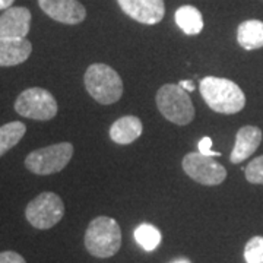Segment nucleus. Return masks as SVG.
<instances>
[{
  "mask_svg": "<svg viewBox=\"0 0 263 263\" xmlns=\"http://www.w3.org/2000/svg\"><path fill=\"white\" fill-rule=\"evenodd\" d=\"M199 89L208 107L215 113L235 114L245 108V92L230 79L205 76L199 84Z\"/></svg>",
  "mask_w": 263,
  "mask_h": 263,
  "instance_id": "nucleus-1",
  "label": "nucleus"
},
{
  "mask_svg": "<svg viewBox=\"0 0 263 263\" xmlns=\"http://www.w3.org/2000/svg\"><path fill=\"white\" fill-rule=\"evenodd\" d=\"M84 243L94 257H111L122 247V230L113 218L97 216L86 228Z\"/></svg>",
  "mask_w": 263,
  "mask_h": 263,
  "instance_id": "nucleus-2",
  "label": "nucleus"
},
{
  "mask_svg": "<svg viewBox=\"0 0 263 263\" xmlns=\"http://www.w3.org/2000/svg\"><path fill=\"white\" fill-rule=\"evenodd\" d=\"M85 88L97 103L108 105L117 103L123 95V81L111 66L91 65L84 76Z\"/></svg>",
  "mask_w": 263,
  "mask_h": 263,
  "instance_id": "nucleus-3",
  "label": "nucleus"
},
{
  "mask_svg": "<svg viewBox=\"0 0 263 263\" xmlns=\"http://www.w3.org/2000/svg\"><path fill=\"white\" fill-rule=\"evenodd\" d=\"M155 101L160 113L174 124L186 126L195 119V107L189 92L179 85H162L157 92Z\"/></svg>",
  "mask_w": 263,
  "mask_h": 263,
  "instance_id": "nucleus-4",
  "label": "nucleus"
},
{
  "mask_svg": "<svg viewBox=\"0 0 263 263\" xmlns=\"http://www.w3.org/2000/svg\"><path fill=\"white\" fill-rule=\"evenodd\" d=\"M73 157V145L60 142L50 146L29 152L25 158V167L38 176H50L60 173Z\"/></svg>",
  "mask_w": 263,
  "mask_h": 263,
  "instance_id": "nucleus-5",
  "label": "nucleus"
},
{
  "mask_svg": "<svg viewBox=\"0 0 263 263\" xmlns=\"http://www.w3.org/2000/svg\"><path fill=\"white\" fill-rule=\"evenodd\" d=\"M57 101L51 92L44 88H28L18 95L15 101V111L27 119L47 122L56 117Z\"/></svg>",
  "mask_w": 263,
  "mask_h": 263,
  "instance_id": "nucleus-6",
  "label": "nucleus"
},
{
  "mask_svg": "<svg viewBox=\"0 0 263 263\" xmlns=\"http://www.w3.org/2000/svg\"><path fill=\"white\" fill-rule=\"evenodd\" d=\"M65 215V203L53 192H43L25 209V218L37 230H48L59 224Z\"/></svg>",
  "mask_w": 263,
  "mask_h": 263,
  "instance_id": "nucleus-7",
  "label": "nucleus"
},
{
  "mask_svg": "<svg viewBox=\"0 0 263 263\" xmlns=\"http://www.w3.org/2000/svg\"><path fill=\"white\" fill-rule=\"evenodd\" d=\"M183 170L190 179L203 186H218L227 179V170L212 157L200 152H189L183 158Z\"/></svg>",
  "mask_w": 263,
  "mask_h": 263,
  "instance_id": "nucleus-8",
  "label": "nucleus"
},
{
  "mask_svg": "<svg viewBox=\"0 0 263 263\" xmlns=\"http://www.w3.org/2000/svg\"><path fill=\"white\" fill-rule=\"evenodd\" d=\"M38 5L48 18L60 24L76 25L86 18V9L78 0H38Z\"/></svg>",
  "mask_w": 263,
  "mask_h": 263,
  "instance_id": "nucleus-9",
  "label": "nucleus"
},
{
  "mask_svg": "<svg viewBox=\"0 0 263 263\" xmlns=\"http://www.w3.org/2000/svg\"><path fill=\"white\" fill-rule=\"evenodd\" d=\"M122 10L143 25H155L165 15L164 0H117Z\"/></svg>",
  "mask_w": 263,
  "mask_h": 263,
  "instance_id": "nucleus-10",
  "label": "nucleus"
},
{
  "mask_svg": "<svg viewBox=\"0 0 263 263\" xmlns=\"http://www.w3.org/2000/svg\"><path fill=\"white\" fill-rule=\"evenodd\" d=\"M31 12L22 6L6 9L0 16V38H27L31 28Z\"/></svg>",
  "mask_w": 263,
  "mask_h": 263,
  "instance_id": "nucleus-11",
  "label": "nucleus"
},
{
  "mask_svg": "<svg viewBox=\"0 0 263 263\" xmlns=\"http://www.w3.org/2000/svg\"><path fill=\"white\" fill-rule=\"evenodd\" d=\"M262 130L256 126H243L237 132L234 148L231 151L230 161L233 164H240L253 155L259 145L262 143Z\"/></svg>",
  "mask_w": 263,
  "mask_h": 263,
  "instance_id": "nucleus-12",
  "label": "nucleus"
},
{
  "mask_svg": "<svg viewBox=\"0 0 263 263\" xmlns=\"http://www.w3.org/2000/svg\"><path fill=\"white\" fill-rule=\"evenodd\" d=\"M32 44L27 38H0V66H18L28 60Z\"/></svg>",
  "mask_w": 263,
  "mask_h": 263,
  "instance_id": "nucleus-13",
  "label": "nucleus"
},
{
  "mask_svg": "<svg viewBox=\"0 0 263 263\" xmlns=\"http://www.w3.org/2000/svg\"><path fill=\"white\" fill-rule=\"evenodd\" d=\"M143 132V124L136 116H123L110 127V138L117 145H129L135 142Z\"/></svg>",
  "mask_w": 263,
  "mask_h": 263,
  "instance_id": "nucleus-14",
  "label": "nucleus"
},
{
  "mask_svg": "<svg viewBox=\"0 0 263 263\" xmlns=\"http://www.w3.org/2000/svg\"><path fill=\"white\" fill-rule=\"evenodd\" d=\"M237 43L247 51L263 47V22L259 19H249L237 28Z\"/></svg>",
  "mask_w": 263,
  "mask_h": 263,
  "instance_id": "nucleus-15",
  "label": "nucleus"
},
{
  "mask_svg": "<svg viewBox=\"0 0 263 263\" xmlns=\"http://www.w3.org/2000/svg\"><path fill=\"white\" fill-rule=\"evenodd\" d=\"M176 24L187 35H197L203 29V18L200 10L192 5H183L176 10Z\"/></svg>",
  "mask_w": 263,
  "mask_h": 263,
  "instance_id": "nucleus-16",
  "label": "nucleus"
},
{
  "mask_svg": "<svg viewBox=\"0 0 263 263\" xmlns=\"http://www.w3.org/2000/svg\"><path fill=\"white\" fill-rule=\"evenodd\" d=\"M27 132V126L22 122H9L0 126V157L16 146Z\"/></svg>",
  "mask_w": 263,
  "mask_h": 263,
  "instance_id": "nucleus-17",
  "label": "nucleus"
},
{
  "mask_svg": "<svg viewBox=\"0 0 263 263\" xmlns=\"http://www.w3.org/2000/svg\"><path fill=\"white\" fill-rule=\"evenodd\" d=\"M135 240L145 252H154L161 243V233L152 224H141L135 230Z\"/></svg>",
  "mask_w": 263,
  "mask_h": 263,
  "instance_id": "nucleus-18",
  "label": "nucleus"
},
{
  "mask_svg": "<svg viewBox=\"0 0 263 263\" xmlns=\"http://www.w3.org/2000/svg\"><path fill=\"white\" fill-rule=\"evenodd\" d=\"M246 263H263V237H252L245 247Z\"/></svg>",
  "mask_w": 263,
  "mask_h": 263,
  "instance_id": "nucleus-19",
  "label": "nucleus"
},
{
  "mask_svg": "<svg viewBox=\"0 0 263 263\" xmlns=\"http://www.w3.org/2000/svg\"><path fill=\"white\" fill-rule=\"evenodd\" d=\"M246 179L252 184H263V155L252 160L245 168Z\"/></svg>",
  "mask_w": 263,
  "mask_h": 263,
  "instance_id": "nucleus-20",
  "label": "nucleus"
},
{
  "mask_svg": "<svg viewBox=\"0 0 263 263\" xmlns=\"http://www.w3.org/2000/svg\"><path fill=\"white\" fill-rule=\"evenodd\" d=\"M212 145H214L212 139H211L209 136H205V138H202V139L199 141V145H197L199 151H197V152H200V154L205 155V157H212V158L221 157V152L212 151Z\"/></svg>",
  "mask_w": 263,
  "mask_h": 263,
  "instance_id": "nucleus-21",
  "label": "nucleus"
},
{
  "mask_svg": "<svg viewBox=\"0 0 263 263\" xmlns=\"http://www.w3.org/2000/svg\"><path fill=\"white\" fill-rule=\"evenodd\" d=\"M0 263H27L25 259L21 256L16 252H12V250H8V252H2L0 253Z\"/></svg>",
  "mask_w": 263,
  "mask_h": 263,
  "instance_id": "nucleus-22",
  "label": "nucleus"
},
{
  "mask_svg": "<svg viewBox=\"0 0 263 263\" xmlns=\"http://www.w3.org/2000/svg\"><path fill=\"white\" fill-rule=\"evenodd\" d=\"M177 85L181 86V88H183L184 91H187V92H193V91L196 89V88H195V84H193L192 81H180Z\"/></svg>",
  "mask_w": 263,
  "mask_h": 263,
  "instance_id": "nucleus-23",
  "label": "nucleus"
},
{
  "mask_svg": "<svg viewBox=\"0 0 263 263\" xmlns=\"http://www.w3.org/2000/svg\"><path fill=\"white\" fill-rule=\"evenodd\" d=\"M15 0H0V10H6L12 8Z\"/></svg>",
  "mask_w": 263,
  "mask_h": 263,
  "instance_id": "nucleus-24",
  "label": "nucleus"
},
{
  "mask_svg": "<svg viewBox=\"0 0 263 263\" xmlns=\"http://www.w3.org/2000/svg\"><path fill=\"white\" fill-rule=\"evenodd\" d=\"M171 263H190V260H189V259H186V257H180V259H176V260H173Z\"/></svg>",
  "mask_w": 263,
  "mask_h": 263,
  "instance_id": "nucleus-25",
  "label": "nucleus"
}]
</instances>
